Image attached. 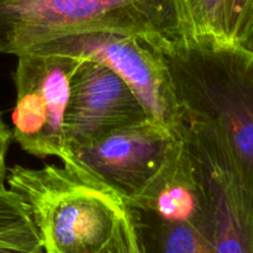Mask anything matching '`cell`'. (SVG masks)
I'll use <instances>...</instances> for the list:
<instances>
[{"label": "cell", "instance_id": "1", "mask_svg": "<svg viewBox=\"0 0 253 253\" xmlns=\"http://www.w3.org/2000/svg\"><path fill=\"white\" fill-rule=\"evenodd\" d=\"M183 124L216 131L253 175V54L205 36L157 46Z\"/></svg>", "mask_w": 253, "mask_h": 253}, {"label": "cell", "instance_id": "2", "mask_svg": "<svg viewBox=\"0 0 253 253\" xmlns=\"http://www.w3.org/2000/svg\"><path fill=\"white\" fill-rule=\"evenodd\" d=\"M111 31L152 46L192 36L187 0H0V53L69 35Z\"/></svg>", "mask_w": 253, "mask_h": 253}, {"label": "cell", "instance_id": "3", "mask_svg": "<svg viewBox=\"0 0 253 253\" xmlns=\"http://www.w3.org/2000/svg\"><path fill=\"white\" fill-rule=\"evenodd\" d=\"M6 183L34 221L44 253H99L128 209L73 157L61 166H14Z\"/></svg>", "mask_w": 253, "mask_h": 253}, {"label": "cell", "instance_id": "4", "mask_svg": "<svg viewBox=\"0 0 253 253\" xmlns=\"http://www.w3.org/2000/svg\"><path fill=\"white\" fill-rule=\"evenodd\" d=\"M203 195L200 230L209 253H253V175L216 131L183 124Z\"/></svg>", "mask_w": 253, "mask_h": 253}, {"label": "cell", "instance_id": "5", "mask_svg": "<svg viewBox=\"0 0 253 253\" xmlns=\"http://www.w3.org/2000/svg\"><path fill=\"white\" fill-rule=\"evenodd\" d=\"M183 152V137L147 119L77 148L72 157L136 210L169 174Z\"/></svg>", "mask_w": 253, "mask_h": 253}, {"label": "cell", "instance_id": "6", "mask_svg": "<svg viewBox=\"0 0 253 253\" xmlns=\"http://www.w3.org/2000/svg\"><path fill=\"white\" fill-rule=\"evenodd\" d=\"M29 52L90 59L109 67L132 89L151 120L182 137V114L169 73L158 49L146 40L121 32H85L42 42Z\"/></svg>", "mask_w": 253, "mask_h": 253}, {"label": "cell", "instance_id": "7", "mask_svg": "<svg viewBox=\"0 0 253 253\" xmlns=\"http://www.w3.org/2000/svg\"><path fill=\"white\" fill-rule=\"evenodd\" d=\"M81 58L27 52L17 56L12 138L37 158L72 160L64 135L71 79Z\"/></svg>", "mask_w": 253, "mask_h": 253}, {"label": "cell", "instance_id": "8", "mask_svg": "<svg viewBox=\"0 0 253 253\" xmlns=\"http://www.w3.org/2000/svg\"><path fill=\"white\" fill-rule=\"evenodd\" d=\"M148 118L132 89L109 67L82 59L71 79L64 118L67 147L73 152Z\"/></svg>", "mask_w": 253, "mask_h": 253}, {"label": "cell", "instance_id": "9", "mask_svg": "<svg viewBox=\"0 0 253 253\" xmlns=\"http://www.w3.org/2000/svg\"><path fill=\"white\" fill-rule=\"evenodd\" d=\"M152 221H189L200 229L203 195L184 143V152L169 174L138 209Z\"/></svg>", "mask_w": 253, "mask_h": 253}, {"label": "cell", "instance_id": "10", "mask_svg": "<svg viewBox=\"0 0 253 253\" xmlns=\"http://www.w3.org/2000/svg\"><path fill=\"white\" fill-rule=\"evenodd\" d=\"M42 244L39 231L12 190L0 187V245Z\"/></svg>", "mask_w": 253, "mask_h": 253}, {"label": "cell", "instance_id": "11", "mask_svg": "<svg viewBox=\"0 0 253 253\" xmlns=\"http://www.w3.org/2000/svg\"><path fill=\"white\" fill-rule=\"evenodd\" d=\"M152 222L157 253H209L198 225L189 221Z\"/></svg>", "mask_w": 253, "mask_h": 253}, {"label": "cell", "instance_id": "12", "mask_svg": "<svg viewBox=\"0 0 253 253\" xmlns=\"http://www.w3.org/2000/svg\"><path fill=\"white\" fill-rule=\"evenodd\" d=\"M187 5L192 20V36L211 37L227 42L225 37V0H187Z\"/></svg>", "mask_w": 253, "mask_h": 253}, {"label": "cell", "instance_id": "13", "mask_svg": "<svg viewBox=\"0 0 253 253\" xmlns=\"http://www.w3.org/2000/svg\"><path fill=\"white\" fill-rule=\"evenodd\" d=\"M99 253H148L141 235L137 214L128 208L110 241Z\"/></svg>", "mask_w": 253, "mask_h": 253}, {"label": "cell", "instance_id": "14", "mask_svg": "<svg viewBox=\"0 0 253 253\" xmlns=\"http://www.w3.org/2000/svg\"><path fill=\"white\" fill-rule=\"evenodd\" d=\"M250 0H225V37L234 43L239 35Z\"/></svg>", "mask_w": 253, "mask_h": 253}, {"label": "cell", "instance_id": "15", "mask_svg": "<svg viewBox=\"0 0 253 253\" xmlns=\"http://www.w3.org/2000/svg\"><path fill=\"white\" fill-rule=\"evenodd\" d=\"M234 44L246 51L247 53L253 54V0L250 1Z\"/></svg>", "mask_w": 253, "mask_h": 253}, {"label": "cell", "instance_id": "16", "mask_svg": "<svg viewBox=\"0 0 253 253\" xmlns=\"http://www.w3.org/2000/svg\"><path fill=\"white\" fill-rule=\"evenodd\" d=\"M11 138V128L5 124L1 114H0V187H5V182H6V155Z\"/></svg>", "mask_w": 253, "mask_h": 253}, {"label": "cell", "instance_id": "17", "mask_svg": "<svg viewBox=\"0 0 253 253\" xmlns=\"http://www.w3.org/2000/svg\"><path fill=\"white\" fill-rule=\"evenodd\" d=\"M0 253H44L42 244L0 245Z\"/></svg>", "mask_w": 253, "mask_h": 253}, {"label": "cell", "instance_id": "18", "mask_svg": "<svg viewBox=\"0 0 253 253\" xmlns=\"http://www.w3.org/2000/svg\"><path fill=\"white\" fill-rule=\"evenodd\" d=\"M250 1H251V0H250Z\"/></svg>", "mask_w": 253, "mask_h": 253}]
</instances>
